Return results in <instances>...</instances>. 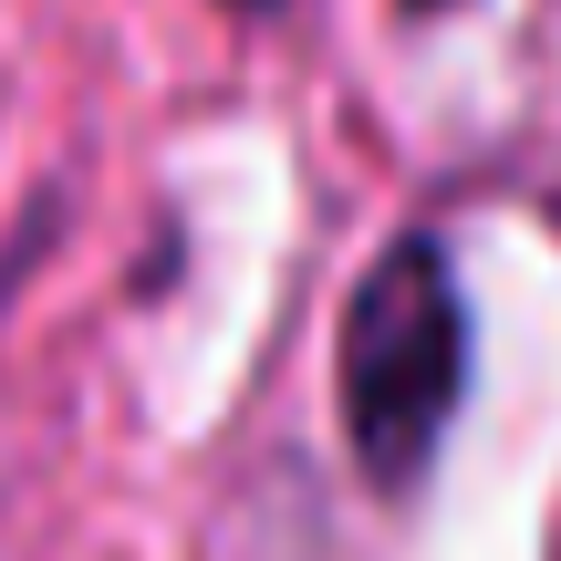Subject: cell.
I'll return each mask as SVG.
<instances>
[{
  "label": "cell",
  "mask_w": 561,
  "mask_h": 561,
  "mask_svg": "<svg viewBox=\"0 0 561 561\" xmlns=\"http://www.w3.org/2000/svg\"><path fill=\"white\" fill-rule=\"evenodd\" d=\"M333 396H343V447L385 500H416V479L437 468L447 426L468 396V301L458 271L426 229L375 250V271L343 301V354H333Z\"/></svg>",
  "instance_id": "cell-1"
},
{
  "label": "cell",
  "mask_w": 561,
  "mask_h": 561,
  "mask_svg": "<svg viewBox=\"0 0 561 561\" xmlns=\"http://www.w3.org/2000/svg\"><path fill=\"white\" fill-rule=\"evenodd\" d=\"M405 11H447V0H405Z\"/></svg>",
  "instance_id": "cell-3"
},
{
  "label": "cell",
  "mask_w": 561,
  "mask_h": 561,
  "mask_svg": "<svg viewBox=\"0 0 561 561\" xmlns=\"http://www.w3.org/2000/svg\"><path fill=\"white\" fill-rule=\"evenodd\" d=\"M219 11H280V0H219Z\"/></svg>",
  "instance_id": "cell-2"
}]
</instances>
